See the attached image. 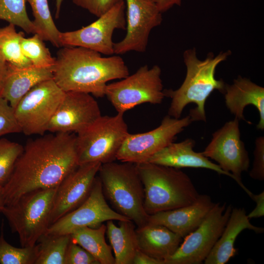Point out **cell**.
Masks as SVG:
<instances>
[{
    "mask_svg": "<svg viewBox=\"0 0 264 264\" xmlns=\"http://www.w3.org/2000/svg\"><path fill=\"white\" fill-rule=\"evenodd\" d=\"M76 135L55 133L28 142L2 187L5 205L38 189L57 186L78 166Z\"/></svg>",
    "mask_w": 264,
    "mask_h": 264,
    "instance_id": "6da1fadb",
    "label": "cell"
},
{
    "mask_svg": "<svg viewBox=\"0 0 264 264\" xmlns=\"http://www.w3.org/2000/svg\"><path fill=\"white\" fill-rule=\"evenodd\" d=\"M63 47L55 57L53 79L65 92H83L103 97L109 81L130 74L124 60L118 55L102 57L84 47Z\"/></svg>",
    "mask_w": 264,
    "mask_h": 264,
    "instance_id": "7a4b0ae2",
    "label": "cell"
},
{
    "mask_svg": "<svg viewBox=\"0 0 264 264\" xmlns=\"http://www.w3.org/2000/svg\"><path fill=\"white\" fill-rule=\"evenodd\" d=\"M231 54L230 50L221 51L217 55L210 52L204 60L198 59L195 48L186 50L183 54L186 67L185 78L176 90L164 89L165 97L171 98L168 115L179 118L185 107L190 103L197 106L191 109L189 115L194 121H206L205 104L215 90L224 93L225 82L215 78L216 69Z\"/></svg>",
    "mask_w": 264,
    "mask_h": 264,
    "instance_id": "3957f363",
    "label": "cell"
},
{
    "mask_svg": "<svg viewBox=\"0 0 264 264\" xmlns=\"http://www.w3.org/2000/svg\"><path fill=\"white\" fill-rule=\"evenodd\" d=\"M136 164L148 215L185 206L198 198L199 194L191 178L180 169L147 162Z\"/></svg>",
    "mask_w": 264,
    "mask_h": 264,
    "instance_id": "277c9868",
    "label": "cell"
},
{
    "mask_svg": "<svg viewBox=\"0 0 264 264\" xmlns=\"http://www.w3.org/2000/svg\"><path fill=\"white\" fill-rule=\"evenodd\" d=\"M104 196L111 208L137 227L148 223L144 190L136 164L114 161L102 164L98 173Z\"/></svg>",
    "mask_w": 264,
    "mask_h": 264,
    "instance_id": "5b68a950",
    "label": "cell"
},
{
    "mask_svg": "<svg viewBox=\"0 0 264 264\" xmlns=\"http://www.w3.org/2000/svg\"><path fill=\"white\" fill-rule=\"evenodd\" d=\"M57 186L26 193L0 211L12 232L18 233L22 247L34 246L49 226Z\"/></svg>",
    "mask_w": 264,
    "mask_h": 264,
    "instance_id": "8992f818",
    "label": "cell"
},
{
    "mask_svg": "<svg viewBox=\"0 0 264 264\" xmlns=\"http://www.w3.org/2000/svg\"><path fill=\"white\" fill-rule=\"evenodd\" d=\"M129 133L124 113L101 115L89 127L76 135L78 165L114 161Z\"/></svg>",
    "mask_w": 264,
    "mask_h": 264,
    "instance_id": "52a82bcc",
    "label": "cell"
},
{
    "mask_svg": "<svg viewBox=\"0 0 264 264\" xmlns=\"http://www.w3.org/2000/svg\"><path fill=\"white\" fill-rule=\"evenodd\" d=\"M161 74L158 65H145L133 74L107 84L105 96L117 112L123 113L143 103L161 104L165 97Z\"/></svg>",
    "mask_w": 264,
    "mask_h": 264,
    "instance_id": "ba28073f",
    "label": "cell"
},
{
    "mask_svg": "<svg viewBox=\"0 0 264 264\" xmlns=\"http://www.w3.org/2000/svg\"><path fill=\"white\" fill-rule=\"evenodd\" d=\"M65 94L53 78L32 88L14 109L22 132L43 135Z\"/></svg>",
    "mask_w": 264,
    "mask_h": 264,
    "instance_id": "9c48e42d",
    "label": "cell"
},
{
    "mask_svg": "<svg viewBox=\"0 0 264 264\" xmlns=\"http://www.w3.org/2000/svg\"><path fill=\"white\" fill-rule=\"evenodd\" d=\"M231 205L215 203L204 220L184 237L164 264H200L204 262L220 237L232 211Z\"/></svg>",
    "mask_w": 264,
    "mask_h": 264,
    "instance_id": "30bf717a",
    "label": "cell"
},
{
    "mask_svg": "<svg viewBox=\"0 0 264 264\" xmlns=\"http://www.w3.org/2000/svg\"><path fill=\"white\" fill-rule=\"evenodd\" d=\"M125 9L123 0L89 25L74 31L60 32L61 47H81L107 56L113 55L112 35L116 29L126 30Z\"/></svg>",
    "mask_w": 264,
    "mask_h": 264,
    "instance_id": "8fae6325",
    "label": "cell"
},
{
    "mask_svg": "<svg viewBox=\"0 0 264 264\" xmlns=\"http://www.w3.org/2000/svg\"><path fill=\"white\" fill-rule=\"evenodd\" d=\"M193 121L189 115L182 118L167 115L160 125L153 130L136 134L129 133L117 153L116 160L135 164L147 161L174 142L176 135Z\"/></svg>",
    "mask_w": 264,
    "mask_h": 264,
    "instance_id": "7c38bea8",
    "label": "cell"
},
{
    "mask_svg": "<svg viewBox=\"0 0 264 264\" xmlns=\"http://www.w3.org/2000/svg\"><path fill=\"white\" fill-rule=\"evenodd\" d=\"M232 174L235 180L247 194L249 190L242 181V173L247 171L250 160L244 144L241 139L239 120L236 117L226 122L212 134L211 141L201 152Z\"/></svg>",
    "mask_w": 264,
    "mask_h": 264,
    "instance_id": "4fadbf2b",
    "label": "cell"
},
{
    "mask_svg": "<svg viewBox=\"0 0 264 264\" xmlns=\"http://www.w3.org/2000/svg\"><path fill=\"white\" fill-rule=\"evenodd\" d=\"M128 220L109 205L97 176L87 199L76 209L51 224L44 234L70 235L81 228L98 227L109 220Z\"/></svg>",
    "mask_w": 264,
    "mask_h": 264,
    "instance_id": "5bb4252c",
    "label": "cell"
},
{
    "mask_svg": "<svg viewBox=\"0 0 264 264\" xmlns=\"http://www.w3.org/2000/svg\"><path fill=\"white\" fill-rule=\"evenodd\" d=\"M126 34L114 43V53L122 55L130 51L145 52L151 31L160 25L162 13L154 0H124Z\"/></svg>",
    "mask_w": 264,
    "mask_h": 264,
    "instance_id": "9a60e30c",
    "label": "cell"
},
{
    "mask_svg": "<svg viewBox=\"0 0 264 264\" xmlns=\"http://www.w3.org/2000/svg\"><path fill=\"white\" fill-rule=\"evenodd\" d=\"M101 115L98 104L91 94L79 91L65 92L49 123L47 131L77 134Z\"/></svg>",
    "mask_w": 264,
    "mask_h": 264,
    "instance_id": "2e32d148",
    "label": "cell"
},
{
    "mask_svg": "<svg viewBox=\"0 0 264 264\" xmlns=\"http://www.w3.org/2000/svg\"><path fill=\"white\" fill-rule=\"evenodd\" d=\"M101 164L95 162L78 165L58 185L50 217V225L87 199Z\"/></svg>",
    "mask_w": 264,
    "mask_h": 264,
    "instance_id": "e0dca14e",
    "label": "cell"
},
{
    "mask_svg": "<svg viewBox=\"0 0 264 264\" xmlns=\"http://www.w3.org/2000/svg\"><path fill=\"white\" fill-rule=\"evenodd\" d=\"M215 204L208 195H199L188 205L149 215L147 223L164 226L183 238L199 225Z\"/></svg>",
    "mask_w": 264,
    "mask_h": 264,
    "instance_id": "ac0fdd59",
    "label": "cell"
},
{
    "mask_svg": "<svg viewBox=\"0 0 264 264\" xmlns=\"http://www.w3.org/2000/svg\"><path fill=\"white\" fill-rule=\"evenodd\" d=\"M195 141L192 138L177 142H172L151 157L147 162L180 169L182 168H204L226 175L235 180L231 174L222 170L217 164L210 161L201 152H196L193 148Z\"/></svg>",
    "mask_w": 264,
    "mask_h": 264,
    "instance_id": "d6986e66",
    "label": "cell"
},
{
    "mask_svg": "<svg viewBox=\"0 0 264 264\" xmlns=\"http://www.w3.org/2000/svg\"><path fill=\"white\" fill-rule=\"evenodd\" d=\"M226 106L231 113L239 120H245L243 115L244 108L248 105L254 106L259 113L260 120L257 129L264 130V88L250 79L238 76L231 85L225 84L224 92Z\"/></svg>",
    "mask_w": 264,
    "mask_h": 264,
    "instance_id": "ffe728a7",
    "label": "cell"
},
{
    "mask_svg": "<svg viewBox=\"0 0 264 264\" xmlns=\"http://www.w3.org/2000/svg\"><path fill=\"white\" fill-rule=\"evenodd\" d=\"M53 66H30L17 68L7 64L0 88V96L14 109L20 100L32 88L44 81L53 78Z\"/></svg>",
    "mask_w": 264,
    "mask_h": 264,
    "instance_id": "44dd1931",
    "label": "cell"
},
{
    "mask_svg": "<svg viewBox=\"0 0 264 264\" xmlns=\"http://www.w3.org/2000/svg\"><path fill=\"white\" fill-rule=\"evenodd\" d=\"M248 229L262 233L264 229L256 226L250 221L243 208H232L226 225L212 250L204 261L205 264H224L233 257L237 252L234 247L237 236Z\"/></svg>",
    "mask_w": 264,
    "mask_h": 264,
    "instance_id": "7402d4cb",
    "label": "cell"
},
{
    "mask_svg": "<svg viewBox=\"0 0 264 264\" xmlns=\"http://www.w3.org/2000/svg\"><path fill=\"white\" fill-rule=\"evenodd\" d=\"M140 250L164 262L179 246L183 238L164 226L146 224L136 228Z\"/></svg>",
    "mask_w": 264,
    "mask_h": 264,
    "instance_id": "603a6c76",
    "label": "cell"
},
{
    "mask_svg": "<svg viewBox=\"0 0 264 264\" xmlns=\"http://www.w3.org/2000/svg\"><path fill=\"white\" fill-rule=\"evenodd\" d=\"M135 225L130 220H119L118 226L113 220L107 221L106 234L113 251L115 264H132L139 249Z\"/></svg>",
    "mask_w": 264,
    "mask_h": 264,
    "instance_id": "cb8c5ba5",
    "label": "cell"
},
{
    "mask_svg": "<svg viewBox=\"0 0 264 264\" xmlns=\"http://www.w3.org/2000/svg\"><path fill=\"white\" fill-rule=\"evenodd\" d=\"M106 229L104 223L96 228H81L70 234L71 240L88 252L99 264H115L112 248L106 241Z\"/></svg>",
    "mask_w": 264,
    "mask_h": 264,
    "instance_id": "d4e9b609",
    "label": "cell"
},
{
    "mask_svg": "<svg viewBox=\"0 0 264 264\" xmlns=\"http://www.w3.org/2000/svg\"><path fill=\"white\" fill-rule=\"evenodd\" d=\"M24 35L22 32H17L11 23L0 27V59L17 68L33 66L22 50L21 40Z\"/></svg>",
    "mask_w": 264,
    "mask_h": 264,
    "instance_id": "484cf974",
    "label": "cell"
},
{
    "mask_svg": "<svg viewBox=\"0 0 264 264\" xmlns=\"http://www.w3.org/2000/svg\"><path fill=\"white\" fill-rule=\"evenodd\" d=\"M70 235H43L35 244L34 264H65Z\"/></svg>",
    "mask_w": 264,
    "mask_h": 264,
    "instance_id": "4316f807",
    "label": "cell"
},
{
    "mask_svg": "<svg viewBox=\"0 0 264 264\" xmlns=\"http://www.w3.org/2000/svg\"><path fill=\"white\" fill-rule=\"evenodd\" d=\"M30 5L34 20L33 22L37 34L44 41L50 42L53 45L61 47L59 35L52 19L47 0H26Z\"/></svg>",
    "mask_w": 264,
    "mask_h": 264,
    "instance_id": "83f0119b",
    "label": "cell"
},
{
    "mask_svg": "<svg viewBox=\"0 0 264 264\" xmlns=\"http://www.w3.org/2000/svg\"><path fill=\"white\" fill-rule=\"evenodd\" d=\"M26 0H0V20L22 28L27 33L37 30L26 12Z\"/></svg>",
    "mask_w": 264,
    "mask_h": 264,
    "instance_id": "f1b7e54d",
    "label": "cell"
},
{
    "mask_svg": "<svg viewBox=\"0 0 264 264\" xmlns=\"http://www.w3.org/2000/svg\"><path fill=\"white\" fill-rule=\"evenodd\" d=\"M44 40L37 34L31 37L23 36L21 40V48L24 55L33 66L46 67L53 66L55 58L53 57Z\"/></svg>",
    "mask_w": 264,
    "mask_h": 264,
    "instance_id": "f546056e",
    "label": "cell"
},
{
    "mask_svg": "<svg viewBox=\"0 0 264 264\" xmlns=\"http://www.w3.org/2000/svg\"><path fill=\"white\" fill-rule=\"evenodd\" d=\"M3 224L0 235V264H34L36 260L35 245L32 247H16L9 244L4 239Z\"/></svg>",
    "mask_w": 264,
    "mask_h": 264,
    "instance_id": "4dcf8cb0",
    "label": "cell"
},
{
    "mask_svg": "<svg viewBox=\"0 0 264 264\" xmlns=\"http://www.w3.org/2000/svg\"><path fill=\"white\" fill-rule=\"evenodd\" d=\"M23 147L5 138H0V187L8 180Z\"/></svg>",
    "mask_w": 264,
    "mask_h": 264,
    "instance_id": "1f68e13d",
    "label": "cell"
},
{
    "mask_svg": "<svg viewBox=\"0 0 264 264\" xmlns=\"http://www.w3.org/2000/svg\"><path fill=\"white\" fill-rule=\"evenodd\" d=\"M21 132L14 109L7 100L0 96V137L9 133Z\"/></svg>",
    "mask_w": 264,
    "mask_h": 264,
    "instance_id": "d6a6232c",
    "label": "cell"
},
{
    "mask_svg": "<svg viewBox=\"0 0 264 264\" xmlns=\"http://www.w3.org/2000/svg\"><path fill=\"white\" fill-rule=\"evenodd\" d=\"M65 264H99L88 252L71 240L65 254Z\"/></svg>",
    "mask_w": 264,
    "mask_h": 264,
    "instance_id": "836d02e7",
    "label": "cell"
},
{
    "mask_svg": "<svg viewBox=\"0 0 264 264\" xmlns=\"http://www.w3.org/2000/svg\"><path fill=\"white\" fill-rule=\"evenodd\" d=\"M123 0H72L76 6L84 9L97 18Z\"/></svg>",
    "mask_w": 264,
    "mask_h": 264,
    "instance_id": "e575fe53",
    "label": "cell"
},
{
    "mask_svg": "<svg viewBox=\"0 0 264 264\" xmlns=\"http://www.w3.org/2000/svg\"><path fill=\"white\" fill-rule=\"evenodd\" d=\"M250 176L255 180H264V137H258L255 141L254 160L249 172Z\"/></svg>",
    "mask_w": 264,
    "mask_h": 264,
    "instance_id": "d590c367",
    "label": "cell"
},
{
    "mask_svg": "<svg viewBox=\"0 0 264 264\" xmlns=\"http://www.w3.org/2000/svg\"><path fill=\"white\" fill-rule=\"evenodd\" d=\"M247 195L256 203L255 208L247 215V217L252 218H258L264 216V191H262L259 194H254L250 191Z\"/></svg>",
    "mask_w": 264,
    "mask_h": 264,
    "instance_id": "8d00e7d4",
    "label": "cell"
},
{
    "mask_svg": "<svg viewBox=\"0 0 264 264\" xmlns=\"http://www.w3.org/2000/svg\"><path fill=\"white\" fill-rule=\"evenodd\" d=\"M132 264H164L163 261L154 259L138 249L133 258Z\"/></svg>",
    "mask_w": 264,
    "mask_h": 264,
    "instance_id": "74e56055",
    "label": "cell"
},
{
    "mask_svg": "<svg viewBox=\"0 0 264 264\" xmlns=\"http://www.w3.org/2000/svg\"><path fill=\"white\" fill-rule=\"evenodd\" d=\"M159 10L162 13L175 5L180 6L182 0H154Z\"/></svg>",
    "mask_w": 264,
    "mask_h": 264,
    "instance_id": "f35d334b",
    "label": "cell"
},
{
    "mask_svg": "<svg viewBox=\"0 0 264 264\" xmlns=\"http://www.w3.org/2000/svg\"><path fill=\"white\" fill-rule=\"evenodd\" d=\"M7 68V63L0 59V88Z\"/></svg>",
    "mask_w": 264,
    "mask_h": 264,
    "instance_id": "ab89813d",
    "label": "cell"
},
{
    "mask_svg": "<svg viewBox=\"0 0 264 264\" xmlns=\"http://www.w3.org/2000/svg\"><path fill=\"white\" fill-rule=\"evenodd\" d=\"M63 0H56L55 18L56 19L58 18L59 17L61 6Z\"/></svg>",
    "mask_w": 264,
    "mask_h": 264,
    "instance_id": "60d3db41",
    "label": "cell"
},
{
    "mask_svg": "<svg viewBox=\"0 0 264 264\" xmlns=\"http://www.w3.org/2000/svg\"><path fill=\"white\" fill-rule=\"evenodd\" d=\"M5 206L2 187H0V211Z\"/></svg>",
    "mask_w": 264,
    "mask_h": 264,
    "instance_id": "b9f144b4",
    "label": "cell"
}]
</instances>
